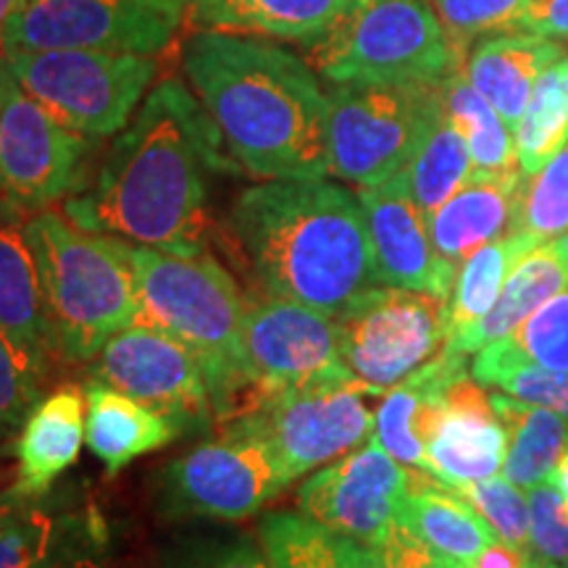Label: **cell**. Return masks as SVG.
I'll return each mask as SVG.
<instances>
[{
  "instance_id": "cb8c5ba5",
  "label": "cell",
  "mask_w": 568,
  "mask_h": 568,
  "mask_svg": "<svg viewBox=\"0 0 568 568\" xmlns=\"http://www.w3.org/2000/svg\"><path fill=\"white\" fill-rule=\"evenodd\" d=\"M361 0H190L197 30L293 40L301 45L335 27Z\"/></svg>"
},
{
  "instance_id": "bcb514c9",
  "label": "cell",
  "mask_w": 568,
  "mask_h": 568,
  "mask_svg": "<svg viewBox=\"0 0 568 568\" xmlns=\"http://www.w3.org/2000/svg\"><path fill=\"white\" fill-rule=\"evenodd\" d=\"M24 3L27 0H0V61L6 59V51H9V30L19 11L24 9Z\"/></svg>"
},
{
  "instance_id": "8fae6325",
  "label": "cell",
  "mask_w": 568,
  "mask_h": 568,
  "mask_svg": "<svg viewBox=\"0 0 568 568\" xmlns=\"http://www.w3.org/2000/svg\"><path fill=\"white\" fill-rule=\"evenodd\" d=\"M343 364L366 385L389 389L447 345V301L376 284L335 316Z\"/></svg>"
},
{
  "instance_id": "f35d334b",
  "label": "cell",
  "mask_w": 568,
  "mask_h": 568,
  "mask_svg": "<svg viewBox=\"0 0 568 568\" xmlns=\"http://www.w3.org/2000/svg\"><path fill=\"white\" fill-rule=\"evenodd\" d=\"M153 568H272L261 539L234 531H193L161 550Z\"/></svg>"
},
{
  "instance_id": "30bf717a",
  "label": "cell",
  "mask_w": 568,
  "mask_h": 568,
  "mask_svg": "<svg viewBox=\"0 0 568 568\" xmlns=\"http://www.w3.org/2000/svg\"><path fill=\"white\" fill-rule=\"evenodd\" d=\"M282 489L287 481L264 443L219 432L216 439L163 466L155 508L166 521H243Z\"/></svg>"
},
{
  "instance_id": "836d02e7",
  "label": "cell",
  "mask_w": 568,
  "mask_h": 568,
  "mask_svg": "<svg viewBox=\"0 0 568 568\" xmlns=\"http://www.w3.org/2000/svg\"><path fill=\"white\" fill-rule=\"evenodd\" d=\"M0 568H92L77 556L71 531L45 510L24 506L0 524Z\"/></svg>"
},
{
  "instance_id": "3957f363",
  "label": "cell",
  "mask_w": 568,
  "mask_h": 568,
  "mask_svg": "<svg viewBox=\"0 0 568 568\" xmlns=\"http://www.w3.org/2000/svg\"><path fill=\"white\" fill-rule=\"evenodd\" d=\"M226 232L264 290L337 316L379 272L358 195L326 176L243 190Z\"/></svg>"
},
{
  "instance_id": "52a82bcc",
  "label": "cell",
  "mask_w": 568,
  "mask_h": 568,
  "mask_svg": "<svg viewBox=\"0 0 568 568\" xmlns=\"http://www.w3.org/2000/svg\"><path fill=\"white\" fill-rule=\"evenodd\" d=\"M326 98L329 174L358 190L400 174L445 111L443 82H343Z\"/></svg>"
},
{
  "instance_id": "b9f144b4",
  "label": "cell",
  "mask_w": 568,
  "mask_h": 568,
  "mask_svg": "<svg viewBox=\"0 0 568 568\" xmlns=\"http://www.w3.org/2000/svg\"><path fill=\"white\" fill-rule=\"evenodd\" d=\"M529 550L568 568V500L552 481L529 487Z\"/></svg>"
},
{
  "instance_id": "9a60e30c",
  "label": "cell",
  "mask_w": 568,
  "mask_h": 568,
  "mask_svg": "<svg viewBox=\"0 0 568 568\" xmlns=\"http://www.w3.org/2000/svg\"><path fill=\"white\" fill-rule=\"evenodd\" d=\"M408 481L410 468L372 437L311 474L297 493V510L326 529L382 548L397 524Z\"/></svg>"
},
{
  "instance_id": "db71d44e",
  "label": "cell",
  "mask_w": 568,
  "mask_h": 568,
  "mask_svg": "<svg viewBox=\"0 0 568 568\" xmlns=\"http://www.w3.org/2000/svg\"><path fill=\"white\" fill-rule=\"evenodd\" d=\"M564 59H566V71H568V53H566V55H564Z\"/></svg>"
},
{
  "instance_id": "7a4b0ae2",
  "label": "cell",
  "mask_w": 568,
  "mask_h": 568,
  "mask_svg": "<svg viewBox=\"0 0 568 568\" xmlns=\"http://www.w3.org/2000/svg\"><path fill=\"white\" fill-rule=\"evenodd\" d=\"M182 69L247 176L329 174V98L303 55L253 34L197 30Z\"/></svg>"
},
{
  "instance_id": "ffe728a7",
  "label": "cell",
  "mask_w": 568,
  "mask_h": 568,
  "mask_svg": "<svg viewBox=\"0 0 568 568\" xmlns=\"http://www.w3.org/2000/svg\"><path fill=\"white\" fill-rule=\"evenodd\" d=\"M88 426V395L80 387H61L40 397L17 435V481L27 500L45 495L53 481L77 464Z\"/></svg>"
},
{
  "instance_id": "d4e9b609",
  "label": "cell",
  "mask_w": 568,
  "mask_h": 568,
  "mask_svg": "<svg viewBox=\"0 0 568 568\" xmlns=\"http://www.w3.org/2000/svg\"><path fill=\"white\" fill-rule=\"evenodd\" d=\"M0 329L40 368L51 351L45 305H42L38 261L24 234V224L0 211Z\"/></svg>"
},
{
  "instance_id": "5bb4252c",
  "label": "cell",
  "mask_w": 568,
  "mask_h": 568,
  "mask_svg": "<svg viewBox=\"0 0 568 568\" xmlns=\"http://www.w3.org/2000/svg\"><path fill=\"white\" fill-rule=\"evenodd\" d=\"M90 382L111 387L159 410L182 435L213 426L211 393L195 353L166 332L132 324L113 335L92 358Z\"/></svg>"
},
{
  "instance_id": "603a6c76",
  "label": "cell",
  "mask_w": 568,
  "mask_h": 568,
  "mask_svg": "<svg viewBox=\"0 0 568 568\" xmlns=\"http://www.w3.org/2000/svg\"><path fill=\"white\" fill-rule=\"evenodd\" d=\"M521 172L481 174L474 172L456 195L426 216L429 237L450 266H460L479 247L510 230L516 211Z\"/></svg>"
},
{
  "instance_id": "7c38bea8",
  "label": "cell",
  "mask_w": 568,
  "mask_h": 568,
  "mask_svg": "<svg viewBox=\"0 0 568 568\" xmlns=\"http://www.w3.org/2000/svg\"><path fill=\"white\" fill-rule=\"evenodd\" d=\"M92 140L69 130L0 61V197L42 211L82 187Z\"/></svg>"
},
{
  "instance_id": "7402d4cb",
  "label": "cell",
  "mask_w": 568,
  "mask_h": 568,
  "mask_svg": "<svg viewBox=\"0 0 568 568\" xmlns=\"http://www.w3.org/2000/svg\"><path fill=\"white\" fill-rule=\"evenodd\" d=\"M414 471H410L408 493L400 503L397 524L414 531L445 564L471 566L479 552L500 537L456 487L445 485L435 474L422 468L418 474Z\"/></svg>"
},
{
  "instance_id": "f6af8a7d",
  "label": "cell",
  "mask_w": 568,
  "mask_h": 568,
  "mask_svg": "<svg viewBox=\"0 0 568 568\" xmlns=\"http://www.w3.org/2000/svg\"><path fill=\"white\" fill-rule=\"evenodd\" d=\"M529 566V550L516 548V545L506 542V539H495L489 548L479 552L468 568H527Z\"/></svg>"
},
{
  "instance_id": "484cf974",
  "label": "cell",
  "mask_w": 568,
  "mask_h": 568,
  "mask_svg": "<svg viewBox=\"0 0 568 568\" xmlns=\"http://www.w3.org/2000/svg\"><path fill=\"white\" fill-rule=\"evenodd\" d=\"M180 437L176 426L159 410L111 387L90 385L84 443L109 474L122 471L134 458L161 450Z\"/></svg>"
},
{
  "instance_id": "1f68e13d",
  "label": "cell",
  "mask_w": 568,
  "mask_h": 568,
  "mask_svg": "<svg viewBox=\"0 0 568 568\" xmlns=\"http://www.w3.org/2000/svg\"><path fill=\"white\" fill-rule=\"evenodd\" d=\"M400 174L406 180L410 197L426 216L464 187L468 176L474 174V161L466 138L450 119V113H439L422 148Z\"/></svg>"
},
{
  "instance_id": "ba28073f",
  "label": "cell",
  "mask_w": 568,
  "mask_h": 568,
  "mask_svg": "<svg viewBox=\"0 0 568 568\" xmlns=\"http://www.w3.org/2000/svg\"><path fill=\"white\" fill-rule=\"evenodd\" d=\"M387 389L361 382L353 372L318 376L266 397L253 414L222 426L268 447L287 487L374 437L372 397Z\"/></svg>"
},
{
  "instance_id": "60d3db41",
  "label": "cell",
  "mask_w": 568,
  "mask_h": 568,
  "mask_svg": "<svg viewBox=\"0 0 568 568\" xmlns=\"http://www.w3.org/2000/svg\"><path fill=\"white\" fill-rule=\"evenodd\" d=\"M487 518L495 535L516 548L529 550V497L506 477H489L456 487Z\"/></svg>"
},
{
  "instance_id": "4dcf8cb0",
  "label": "cell",
  "mask_w": 568,
  "mask_h": 568,
  "mask_svg": "<svg viewBox=\"0 0 568 568\" xmlns=\"http://www.w3.org/2000/svg\"><path fill=\"white\" fill-rule=\"evenodd\" d=\"M445 111L456 122L471 151L474 172L481 174H510L521 172L516 159L514 130L503 116L468 82L466 71L456 67L443 80Z\"/></svg>"
},
{
  "instance_id": "7bdbcfd3",
  "label": "cell",
  "mask_w": 568,
  "mask_h": 568,
  "mask_svg": "<svg viewBox=\"0 0 568 568\" xmlns=\"http://www.w3.org/2000/svg\"><path fill=\"white\" fill-rule=\"evenodd\" d=\"M379 552L385 568H445L443 560L403 524H395Z\"/></svg>"
},
{
  "instance_id": "d590c367",
  "label": "cell",
  "mask_w": 568,
  "mask_h": 568,
  "mask_svg": "<svg viewBox=\"0 0 568 568\" xmlns=\"http://www.w3.org/2000/svg\"><path fill=\"white\" fill-rule=\"evenodd\" d=\"M508 232L527 234L537 245L568 232V142L537 174L521 176Z\"/></svg>"
},
{
  "instance_id": "f1b7e54d",
  "label": "cell",
  "mask_w": 568,
  "mask_h": 568,
  "mask_svg": "<svg viewBox=\"0 0 568 568\" xmlns=\"http://www.w3.org/2000/svg\"><path fill=\"white\" fill-rule=\"evenodd\" d=\"M500 422L508 429V456L503 474L516 487L548 481L568 453V422L556 410L531 406L510 395H489Z\"/></svg>"
},
{
  "instance_id": "83f0119b",
  "label": "cell",
  "mask_w": 568,
  "mask_h": 568,
  "mask_svg": "<svg viewBox=\"0 0 568 568\" xmlns=\"http://www.w3.org/2000/svg\"><path fill=\"white\" fill-rule=\"evenodd\" d=\"M258 539L272 568H385L379 548L326 529L303 514H266Z\"/></svg>"
},
{
  "instance_id": "f546056e",
  "label": "cell",
  "mask_w": 568,
  "mask_h": 568,
  "mask_svg": "<svg viewBox=\"0 0 568 568\" xmlns=\"http://www.w3.org/2000/svg\"><path fill=\"white\" fill-rule=\"evenodd\" d=\"M535 247L537 243L527 234L506 232L503 237L479 247L471 258L458 266L453 293L447 297V343L464 335L479 318L489 314V308L500 297L508 274Z\"/></svg>"
},
{
  "instance_id": "7dc6e473",
  "label": "cell",
  "mask_w": 568,
  "mask_h": 568,
  "mask_svg": "<svg viewBox=\"0 0 568 568\" xmlns=\"http://www.w3.org/2000/svg\"><path fill=\"white\" fill-rule=\"evenodd\" d=\"M24 506H30V500L27 497H21L17 489H0V524L9 521V518L21 510Z\"/></svg>"
},
{
  "instance_id": "277c9868",
  "label": "cell",
  "mask_w": 568,
  "mask_h": 568,
  "mask_svg": "<svg viewBox=\"0 0 568 568\" xmlns=\"http://www.w3.org/2000/svg\"><path fill=\"white\" fill-rule=\"evenodd\" d=\"M138 290L134 324L166 332L201 361L213 426L237 422L264 403L243 345L245 295L209 253L130 245Z\"/></svg>"
},
{
  "instance_id": "681fc988",
  "label": "cell",
  "mask_w": 568,
  "mask_h": 568,
  "mask_svg": "<svg viewBox=\"0 0 568 568\" xmlns=\"http://www.w3.org/2000/svg\"><path fill=\"white\" fill-rule=\"evenodd\" d=\"M527 568H564V566H556V564H548V560H542V558H537L535 552L529 550V566Z\"/></svg>"
},
{
  "instance_id": "ee69618b",
  "label": "cell",
  "mask_w": 568,
  "mask_h": 568,
  "mask_svg": "<svg viewBox=\"0 0 568 568\" xmlns=\"http://www.w3.org/2000/svg\"><path fill=\"white\" fill-rule=\"evenodd\" d=\"M529 32L550 40H568V0H539Z\"/></svg>"
},
{
  "instance_id": "9c48e42d",
  "label": "cell",
  "mask_w": 568,
  "mask_h": 568,
  "mask_svg": "<svg viewBox=\"0 0 568 568\" xmlns=\"http://www.w3.org/2000/svg\"><path fill=\"white\" fill-rule=\"evenodd\" d=\"M6 67L34 101L90 140L122 132L159 77L155 55L82 51H9Z\"/></svg>"
},
{
  "instance_id": "8d00e7d4",
  "label": "cell",
  "mask_w": 568,
  "mask_h": 568,
  "mask_svg": "<svg viewBox=\"0 0 568 568\" xmlns=\"http://www.w3.org/2000/svg\"><path fill=\"white\" fill-rule=\"evenodd\" d=\"M539 0H435V11L447 38L460 55V45L489 34L529 30Z\"/></svg>"
},
{
  "instance_id": "f5cc1de1",
  "label": "cell",
  "mask_w": 568,
  "mask_h": 568,
  "mask_svg": "<svg viewBox=\"0 0 568 568\" xmlns=\"http://www.w3.org/2000/svg\"><path fill=\"white\" fill-rule=\"evenodd\" d=\"M443 566L445 568H468V566H458V564H445V560H443Z\"/></svg>"
},
{
  "instance_id": "6da1fadb",
  "label": "cell",
  "mask_w": 568,
  "mask_h": 568,
  "mask_svg": "<svg viewBox=\"0 0 568 568\" xmlns=\"http://www.w3.org/2000/svg\"><path fill=\"white\" fill-rule=\"evenodd\" d=\"M243 172L190 84L163 80L113 140L88 193L63 201L82 230L132 245L203 253L213 174Z\"/></svg>"
},
{
  "instance_id": "c3c4849f",
  "label": "cell",
  "mask_w": 568,
  "mask_h": 568,
  "mask_svg": "<svg viewBox=\"0 0 568 568\" xmlns=\"http://www.w3.org/2000/svg\"><path fill=\"white\" fill-rule=\"evenodd\" d=\"M548 481H552V485H556L560 493H564L566 500H568V453H566L564 458H560L558 468H556V471H552V477Z\"/></svg>"
},
{
  "instance_id": "e0dca14e",
  "label": "cell",
  "mask_w": 568,
  "mask_h": 568,
  "mask_svg": "<svg viewBox=\"0 0 568 568\" xmlns=\"http://www.w3.org/2000/svg\"><path fill=\"white\" fill-rule=\"evenodd\" d=\"M358 201L364 205L379 282L447 301L458 268L437 253L426 213L410 197L403 174L376 187H361Z\"/></svg>"
},
{
  "instance_id": "d6986e66",
  "label": "cell",
  "mask_w": 568,
  "mask_h": 568,
  "mask_svg": "<svg viewBox=\"0 0 568 568\" xmlns=\"http://www.w3.org/2000/svg\"><path fill=\"white\" fill-rule=\"evenodd\" d=\"M464 374H468L466 355L445 345L429 364L389 387L374 414L376 443L403 466L426 471V443L443 397L447 387Z\"/></svg>"
},
{
  "instance_id": "e575fe53",
  "label": "cell",
  "mask_w": 568,
  "mask_h": 568,
  "mask_svg": "<svg viewBox=\"0 0 568 568\" xmlns=\"http://www.w3.org/2000/svg\"><path fill=\"white\" fill-rule=\"evenodd\" d=\"M471 376L485 387H497L516 400L542 406L568 422V372H552L516 358L500 343L474 353Z\"/></svg>"
},
{
  "instance_id": "816d5d0a",
  "label": "cell",
  "mask_w": 568,
  "mask_h": 568,
  "mask_svg": "<svg viewBox=\"0 0 568 568\" xmlns=\"http://www.w3.org/2000/svg\"><path fill=\"white\" fill-rule=\"evenodd\" d=\"M172 3H174V6H182V9H187L190 0H172Z\"/></svg>"
},
{
  "instance_id": "4fadbf2b",
  "label": "cell",
  "mask_w": 568,
  "mask_h": 568,
  "mask_svg": "<svg viewBox=\"0 0 568 568\" xmlns=\"http://www.w3.org/2000/svg\"><path fill=\"white\" fill-rule=\"evenodd\" d=\"M184 11L172 0H27L9 30V51L159 55L176 40Z\"/></svg>"
},
{
  "instance_id": "f907efd6",
  "label": "cell",
  "mask_w": 568,
  "mask_h": 568,
  "mask_svg": "<svg viewBox=\"0 0 568 568\" xmlns=\"http://www.w3.org/2000/svg\"><path fill=\"white\" fill-rule=\"evenodd\" d=\"M552 243H556L558 253L564 255V258H566V264H568V232H566V234H560V237H552Z\"/></svg>"
},
{
  "instance_id": "8992f818",
  "label": "cell",
  "mask_w": 568,
  "mask_h": 568,
  "mask_svg": "<svg viewBox=\"0 0 568 568\" xmlns=\"http://www.w3.org/2000/svg\"><path fill=\"white\" fill-rule=\"evenodd\" d=\"M301 51L329 84L443 82L460 67L429 0H361Z\"/></svg>"
},
{
  "instance_id": "ac0fdd59",
  "label": "cell",
  "mask_w": 568,
  "mask_h": 568,
  "mask_svg": "<svg viewBox=\"0 0 568 568\" xmlns=\"http://www.w3.org/2000/svg\"><path fill=\"white\" fill-rule=\"evenodd\" d=\"M508 456V429L493 406V397L474 376H458L443 397V406L426 443V471L450 487L497 477Z\"/></svg>"
},
{
  "instance_id": "ab89813d",
  "label": "cell",
  "mask_w": 568,
  "mask_h": 568,
  "mask_svg": "<svg viewBox=\"0 0 568 568\" xmlns=\"http://www.w3.org/2000/svg\"><path fill=\"white\" fill-rule=\"evenodd\" d=\"M42 368L0 329V445L19 435L40 400Z\"/></svg>"
},
{
  "instance_id": "44dd1931",
  "label": "cell",
  "mask_w": 568,
  "mask_h": 568,
  "mask_svg": "<svg viewBox=\"0 0 568 568\" xmlns=\"http://www.w3.org/2000/svg\"><path fill=\"white\" fill-rule=\"evenodd\" d=\"M558 59H564L558 40L518 30L481 38L468 53L464 71L474 90L516 130L539 74Z\"/></svg>"
},
{
  "instance_id": "2e32d148",
  "label": "cell",
  "mask_w": 568,
  "mask_h": 568,
  "mask_svg": "<svg viewBox=\"0 0 568 568\" xmlns=\"http://www.w3.org/2000/svg\"><path fill=\"white\" fill-rule=\"evenodd\" d=\"M243 345L264 400L318 376L351 372L335 316L268 290L245 295Z\"/></svg>"
},
{
  "instance_id": "5b68a950",
  "label": "cell",
  "mask_w": 568,
  "mask_h": 568,
  "mask_svg": "<svg viewBox=\"0 0 568 568\" xmlns=\"http://www.w3.org/2000/svg\"><path fill=\"white\" fill-rule=\"evenodd\" d=\"M24 234L38 261L51 347L77 364L92 361L138 316L130 243L55 211L34 213Z\"/></svg>"
},
{
  "instance_id": "74e56055",
  "label": "cell",
  "mask_w": 568,
  "mask_h": 568,
  "mask_svg": "<svg viewBox=\"0 0 568 568\" xmlns=\"http://www.w3.org/2000/svg\"><path fill=\"white\" fill-rule=\"evenodd\" d=\"M495 343L527 364L568 372V287L531 311L510 335Z\"/></svg>"
},
{
  "instance_id": "4316f807",
  "label": "cell",
  "mask_w": 568,
  "mask_h": 568,
  "mask_svg": "<svg viewBox=\"0 0 568 568\" xmlns=\"http://www.w3.org/2000/svg\"><path fill=\"white\" fill-rule=\"evenodd\" d=\"M568 287V264L552 240L537 245L518 261L514 272L508 274L503 284L500 297H497L493 308L485 318H479L471 329L450 339L447 347L453 351L471 355L479 353L495 339L510 335L518 324L527 318L531 311H537L545 301Z\"/></svg>"
},
{
  "instance_id": "d6a6232c",
  "label": "cell",
  "mask_w": 568,
  "mask_h": 568,
  "mask_svg": "<svg viewBox=\"0 0 568 568\" xmlns=\"http://www.w3.org/2000/svg\"><path fill=\"white\" fill-rule=\"evenodd\" d=\"M516 159L524 176L539 169L568 142V71L566 59H558L539 74L531 98L518 119Z\"/></svg>"
}]
</instances>
